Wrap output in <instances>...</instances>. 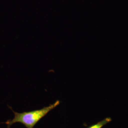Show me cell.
<instances>
[{"mask_svg": "<svg viewBox=\"0 0 128 128\" xmlns=\"http://www.w3.org/2000/svg\"><path fill=\"white\" fill-rule=\"evenodd\" d=\"M60 103V102L57 100L54 104L44 107L41 109L24 112L21 113L14 112L10 107L9 106L14 113V118L12 120H8L5 122H2V124H7V128H10L12 124L17 122L22 124L27 128H33L41 119L45 117L51 110L59 105Z\"/></svg>", "mask_w": 128, "mask_h": 128, "instance_id": "1", "label": "cell"}, {"mask_svg": "<svg viewBox=\"0 0 128 128\" xmlns=\"http://www.w3.org/2000/svg\"><path fill=\"white\" fill-rule=\"evenodd\" d=\"M112 120L110 117H107L96 124L92 125L87 128H102L106 124L111 122Z\"/></svg>", "mask_w": 128, "mask_h": 128, "instance_id": "2", "label": "cell"}]
</instances>
